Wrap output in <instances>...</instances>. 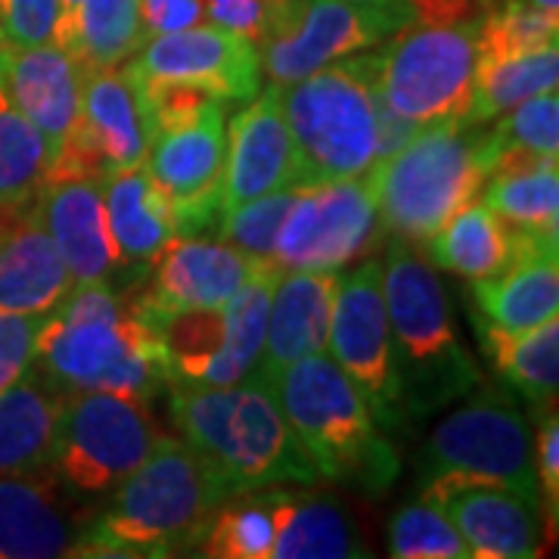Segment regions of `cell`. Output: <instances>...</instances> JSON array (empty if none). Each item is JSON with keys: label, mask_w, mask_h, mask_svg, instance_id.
<instances>
[{"label": "cell", "mask_w": 559, "mask_h": 559, "mask_svg": "<svg viewBox=\"0 0 559 559\" xmlns=\"http://www.w3.org/2000/svg\"><path fill=\"white\" fill-rule=\"evenodd\" d=\"M28 373L53 395L116 392L153 401L168 385L165 342L112 283L72 286L44 314Z\"/></svg>", "instance_id": "cell-1"}, {"label": "cell", "mask_w": 559, "mask_h": 559, "mask_svg": "<svg viewBox=\"0 0 559 559\" xmlns=\"http://www.w3.org/2000/svg\"><path fill=\"white\" fill-rule=\"evenodd\" d=\"M165 389L180 439L205 460L227 498L320 479L314 460L283 417L274 389L255 373L215 389L183 382H168Z\"/></svg>", "instance_id": "cell-2"}, {"label": "cell", "mask_w": 559, "mask_h": 559, "mask_svg": "<svg viewBox=\"0 0 559 559\" xmlns=\"http://www.w3.org/2000/svg\"><path fill=\"white\" fill-rule=\"evenodd\" d=\"M227 500L215 473L183 439L162 432L153 454L116 485L84 525L75 557H175L193 547L205 520Z\"/></svg>", "instance_id": "cell-3"}, {"label": "cell", "mask_w": 559, "mask_h": 559, "mask_svg": "<svg viewBox=\"0 0 559 559\" xmlns=\"http://www.w3.org/2000/svg\"><path fill=\"white\" fill-rule=\"evenodd\" d=\"M500 156L491 124L463 116L419 124L417 134L367 175L385 234L419 246L479 200Z\"/></svg>", "instance_id": "cell-4"}, {"label": "cell", "mask_w": 559, "mask_h": 559, "mask_svg": "<svg viewBox=\"0 0 559 559\" xmlns=\"http://www.w3.org/2000/svg\"><path fill=\"white\" fill-rule=\"evenodd\" d=\"M280 411L314 460L320 479L364 495H385L401 473L399 451L385 439L360 389L330 355H308L274 380Z\"/></svg>", "instance_id": "cell-5"}, {"label": "cell", "mask_w": 559, "mask_h": 559, "mask_svg": "<svg viewBox=\"0 0 559 559\" xmlns=\"http://www.w3.org/2000/svg\"><path fill=\"white\" fill-rule=\"evenodd\" d=\"M382 299L407 423L473 395L481 382L479 367L460 342L439 274L419 259L411 242H389L382 261Z\"/></svg>", "instance_id": "cell-6"}, {"label": "cell", "mask_w": 559, "mask_h": 559, "mask_svg": "<svg viewBox=\"0 0 559 559\" xmlns=\"http://www.w3.org/2000/svg\"><path fill=\"white\" fill-rule=\"evenodd\" d=\"M380 103L373 50L283 84L296 187L364 178L380 162Z\"/></svg>", "instance_id": "cell-7"}, {"label": "cell", "mask_w": 559, "mask_h": 559, "mask_svg": "<svg viewBox=\"0 0 559 559\" xmlns=\"http://www.w3.org/2000/svg\"><path fill=\"white\" fill-rule=\"evenodd\" d=\"M451 481L495 485L538 510L535 441L516 401L481 392L429 432L419 454V488Z\"/></svg>", "instance_id": "cell-8"}, {"label": "cell", "mask_w": 559, "mask_h": 559, "mask_svg": "<svg viewBox=\"0 0 559 559\" xmlns=\"http://www.w3.org/2000/svg\"><path fill=\"white\" fill-rule=\"evenodd\" d=\"M479 20L407 22L382 40L373 50L382 103L414 124L463 116L476 81Z\"/></svg>", "instance_id": "cell-9"}, {"label": "cell", "mask_w": 559, "mask_h": 559, "mask_svg": "<svg viewBox=\"0 0 559 559\" xmlns=\"http://www.w3.org/2000/svg\"><path fill=\"white\" fill-rule=\"evenodd\" d=\"M159 439L150 401L116 392L62 395L50 466L75 498H100L131 476Z\"/></svg>", "instance_id": "cell-10"}, {"label": "cell", "mask_w": 559, "mask_h": 559, "mask_svg": "<svg viewBox=\"0 0 559 559\" xmlns=\"http://www.w3.org/2000/svg\"><path fill=\"white\" fill-rule=\"evenodd\" d=\"M280 267L261 271L234 296L212 308H190L162 323L168 382L234 385L259 364L267 305Z\"/></svg>", "instance_id": "cell-11"}, {"label": "cell", "mask_w": 559, "mask_h": 559, "mask_svg": "<svg viewBox=\"0 0 559 559\" xmlns=\"http://www.w3.org/2000/svg\"><path fill=\"white\" fill-rule=\"evenodd\" d=\"M414 22L411 7H373L355 0H286L259 44L261 69L293 84L330 62L364 53Z\"/></svg>", "instance_id": "cell-12"}, {"label": "cell", "mask_w": 559, "mask_h": 559, "mask_svg": "<svg viewBox=\"0 0 559 559\" xmlns=\"http://www.w3.org/2000/svg\"><path fill=\"white\" fill-rule=\"evenodd\" d=\"M326 348L367 399L382 432L395 436L407 429L395 345L382 299V261L367 259L348 277H340Z\"/></svg>", "instance_id": "cell-13"}, {"label": "cell", "mask_w": 559, "mask_h": 559, "mask_svg": "<svg viewBox=\"0 0 559 559\" xmlns=\"http://www.w3.org/2000/svg\"><path fill=\"white\" fill-rule=\"evenodd\" d=\"M382 237L370 175L296 187L274 246L280 271H342Z\"/></svg>", "instance_id": "cell-14"}, {"label": "cell", "mask_w": 559, "mask_h": 559, "mask_svg": "<svg viewBox=\"0 0 559 559\" xmlns=\"http://www.w3.org/2000/svg\"><path fill=\"white\" fill-rule=\"evenodd\" d=\"M224 109L227 103H215L197 119L150 138L143 168L171 205L178 237H200L205 230L215 234L227 159Z\"/></svg>", "instance_id": "cell-15"}, {"label": "cell", "mask_w": 559, "mask_h": 559, "mask_svg": "<svg viewBox=\"0 0 559 559\" xmlns=\"http://www.w3.org/2000/svg\"><path fill=\"white\" fill-rule=\"evenodd\" d=\"M146 267L150 274L143 286L124 296L140 318L162 333V323L171 314L221 305L249 280L259 277L261 271H271L277 264L252 259L224 240L175 237L162 246Z\"/></svg>", "instance_id": "cell-16"}, {"label": "cell", "mask_w": 559, "mask_h": 559, "mask_svg": "<svg viewBox=\"0 0 559 559\" xmlns=\"http://www.w3.org/2000/svg\"><path fill=\"white\" fill-rule=\"evenodd\" d=\"M128 62L140 79L190 81L212 91L227 106L252 100L264 75L259 44L212 22L146 38Z\"/></svg>", "instance_id": "cell-17"}, {"label": "cell", "mask_w": 559, "mask_h": 559, "mask_svg": "<svg viewBox=\"0 0 559 559\" xmlns=\"http://www.w3.org/2000/svg\"><path fill=\"white\" fill-rule=\"evenodd\" d=\"M296 187L293 140L283 116V84L271 81L240 109L227 131L221 212ZM221 218V215H218Z\"/></svg>", "instance_id": "cell-18"}, {"label": "cell", "mask_w": 559, "mask_h": 559, "mask_svg": "<svg viewBox=\"0 0 559 559\" xmlns=\"http://www.w3.org/2000/svg\"><path fill=\"white\" fill-rule=\"evenodd\" d=\"M72 498L53 466L0 476V559L75 557L87 522L72 510Z\"/></svg>", "instance_id": "cell-19"}, {"label": "cell", "mask_w": 559, "mask_h": 559, "mask_svg": "<svg viewBox=\"0 0 559 559\" xmlns=\"http://www.w3.org/2000/svg\"><path fill=\"white\" fill-rule=\"evenodd\" d=\"M423 500L439 507L476 559H528L544 554L538 510L495 485H426Z\"/></svg>", "instance_id": "cell-20"}, {"label": "cell", "mask_w": 559, "mask_h": 559, "mask_svg": "<svg viewBox=\"0 0 559 559\" xmlns=\"http://www.w3.org/2000/svg\"><path fill=\"white\" fill-rule=\"evenodd\" d=\"M0 84L13 106L44 134L50 162L57 159L81 128L84 69L79 60L57 44L10 47Z\"/></svg>", "instance_id": "cell-21"}, {"label": "cell", "mask_w": 559, "mask_h": 559, "mask_svg": "<svg viewBox=\"0 0 559 559\" xmlns=\"http://www.w3.org/2000/svg\"><path fill=\"white\" fill-rule=\"evenodd\" d=\"M35 205L72 283H112L121 271V259L106 221L103 180L50 178Z\"/></svg>", "instance_id": "cell-22"}, {"label": "cell", "mask_w": 559, "mask_h": 559, "mask_svg": "<svg viewBox=\"0 0 559 559\" xmlns=\"http://www.w3.org/2000/svg\"><path fill=\"white\" fill-rule=\"evenodd\" d=\"M340 271H280L255 377L271 382L293 360L326 352Z\"/></svg>", "instance_id": "cell-23"}, {"label": "cell", "mask_w": 559, "mask_h": 559, "mask_svg": "<svg viewBox=\"0 0 559 559\" xmlns=\"http://www.w3.org/2000/svg\"><path fill=\"white\" fill-rule=\"evenodd\" d=\"M81 138L100 156L106 178L143 165L150 150V119L128 62L84 75Z\"/></svg>", "instance_id": "cell-24"}, {"label": "cell", "mask_w": 559, "mask_h": 559, "mask_svg": "<svg viewBox=\"0 0 559 559\" xmlns=\"http://www.w3.org/2000/svg\"><path fill=\"white\" fill-rule=\"evenodd\" d=\"M75 283L53 246L38 205L7 221L0 240V311L50 314Z\"/></svg>", "instance_id": "cell-25"}, {"label": "cell", "mask_w": 559, "mask_h": 559, "mask_svg": "<svg viewBox=\"0 0 559 559\" xmlns=\"http://www.w3.org/2000/svg\"><path fill=\"white\" fill-rule=\"evenodd\" d=\"M274 520L271 559H352L367 557L358 525L336 500L264 488Z\"/></svg>", "instance_id": "cell-26"}, {"label": "cell", "mask_w": 559, "mask_h": 559, "mask_svg": "<svg viewBox=\"0 0 559 559\" xmlns=\"http://www.w3.org/2000/svg\"><path fill=\"white\" fill-rule=\"evenodd\" d=\"M559 252L535 249L522 252L500 274L473 283L476 314L500 330H528L559 311Z\"/></svg>", "instance_id": "cell-27"}, {"label": "cell", "mask_w": 559, "mask_h": 559, "mask_svg": "<svg viewBox=\"0 0 559 559\" xmlns=\"http://www.w3.org/2000/svg\"><path fill=\"white\" fill-rule=\"evenodd\" d=\"M481 202L516 230L557 237L559 234V175L554 156L528 150H503L485 183Z\"/></svg>", "instance_id": "cell-28"}, {"label": "cell", "mask_w": 559, "mask_h": 559, "mask_svg": "<svg viewBox=\"0 0 559 559\" xmlns=\"http://www.w3.org/2000/svg\"><path fill=\"white\" fill-rule=\"evenodd\" d=\"M103 202L121 267L150 264L168 240L178 237L175 212L165 202L143 165L121 168L103 178Z\"/></svg>", "instance_id": "cell-29"}, {"label": "cell", "mask_w": 559, "mask_h": 559, "mask_svg": "<svg viewBox=\"0 0 559 559\" xmlns=\"http://www.w3.org/2000/svg\"><path fill=\"white\" fill-rule=\"evenodd\" d=\"M485 358L500 380L510 382L535 411L547 414L557 407L559 385V320H544L528 330H500L495 323L473 318Z\"/></svg>", "instance_id": "cell-30"}, {"label": "cell", "mask_w": 559, "mask_h": 559, "mask_svg": "<svg viewBox=\"0 0 559 559\" xmlns=\"http://www.w3.org/2000/svg\"><path fill=\"white\" fill-rule=\"evenodd\" d=\"M62 395L44 389L32 373L0 392V476L50 466Z\"/></svg>", "instance_id": "cell-31"}, {"label": "cell", "mask_w": 559, "mask_h": 559, "mask_svg": "<svg viewBox=\"0 0 559 559\" xmlns=\"http://www.w3.org/2000/svg\"><path fill=\"white\" fill-rule=\"evenodd\" d=\"M429 261L466 280H488L516 259L513 227L485 202H469L429 237Z\"/></svg>", "instance_id": "cell-32"}, {"label": "cell", "mask_w": 559, "mask_h": 559, "mask_svg": "<svg viewBox=\"0 0 559 559\" xmlns=\"http://www.w3.org/2000/svg\"><path fill=\"white\" fill-rule=\"evenodd\" d=\"M143 40L138 0H81L57 47L69 50L87 75L128 62Z\"/></svg>", "instance_id": "cell-33"}, {"label": "cell", "mask_w": 559, "mask_h": 559, "mask_svg": "<svg viewBox=\"0 0 559 559\" xmlns=\"http://www.w3.org/2000/svg\"><path fill=\"white\" fill-rule=\"evenodd\" d=\"M559 84V40L528 50L522 57L476 66V81L463 119L473 124H491L513 106L538 94L557 91Z\"/></svg>", "instance_id": "cell-34"}, {"label": "cell", "mask_w": 559, "mask_h": 559, "mask_svg": "<svg viewBox=\"0 0 559 559\" xmlns=\"http://www.w3.org/2000/svg\"><path fill=\"white\" fill-rule=\"evenodd\" d=\"M50 175V146L0 84V212L20 215L35 205Z\"/></svg>", "instance_id": "cell-35"}, {"label": "cell", "mask_w": 559, "mask_h": 559, "mask_svg": "<svg viewBox=\"0 0 559 559\" xmlns=\"http://www.w3.org/2000/svg\"><path fill=\"white\" fill-rule=\"evenodd\" d=\"M197 554L212 559H271L274 554V520L261 491L227 498L205 520Z\"/></svg>", "instance_id": "cell-36"}, {"label": "cell", "mask_w": 559, "mask_h": 559, "mask_svg": "<svg viewBox=\"0 0 559 559\" xmlns=\"http://www.w3.org/2000/svg\"><path fill=\"white\" fill-rule=\"evenodd\" d=\"M559 38V16H547L525 0H498L488 7L479 20V50L481 62H500L510 57H522L528 50H538L544 44Z\"/></svg>", "instance_id": "cell-37"}, {"label": "cell", "mask_w": 559, "mask_h": 559, "mask_svg": "<svg viewBox=\"0 0 559 559\" xmlns=\"http://www.w3.org/2000/svg\"><path fill=\"white\" fill-rule=\"evenodd\" d=\"M389 554L399 559H469V547L439 507L407 503L389 522Z\"/></svg>", "instance_id": "cell-38"}, {"label": "cell", "mask_w": 559, "mask_h": 559, "mask_svg": "<svg viewBox=\"0 0 559 559\" xmlns=\"http://www.w3.org/2000/svg\"><path fill=\"white\" fill-rule=\"evenodd\" d=\"M293 197H296V187L293 190H277V193H264L259 200L240 202V205L221 212L218 224H215V237L230 242L234 249H240L252 259L274 261L277 234L289 205H293Z\"/></svg>", "instance_id": "cell-39"}, {"label": "cell", "mask_w": 559, "mask_h": 559, "mask_svg": "<svg viewBox=\"0 0 559 559\" xmlns=\"http://www.w3.org/2000/svg\"><path fill=\"white\" fill-rule=\"evenodd\" d=\"M503 150H528L538 156H559V97L557 91L538 94L532 100L513 106L491 124Z\"/></svg>", "instance_id": "cell-40"}, {"label": "cell", "mask_w": 559, "mask_h": 559, "mask_svg": "<svg viewBox=\"0 0 559 559\" xmlns=\"http://www.w3.org/2000/svg\"><path fill=\"white\" fill-rule=\"evenodd\" d=\"M60 22V0H0V32L10 47L57 44Z\"/></svg>", "instance_id": "cell-41"}, {"label": "cell", "mask_w": 559, "mask_h": 559, "mask_svg": "<svg viewBox=\"0 0 559 559\" xmlns=\"http://www.w3.org/2000/svg\"><path fill=\"white\" fill-rule=\"evenodd\" d=\"M535 476H538V513L547 525V544L557 540L559 528V423L557 414H540L535 439Z\"/></svg>", "instance_id": "cell-42"}, {"label": "cell", "mask_w": 559, "mask_h": 559, "mask_svg": "<svg viewBox=\"0 0 559 559\" xmlns=\"http://www.w3.org/2000/svg\"><path fill=\"white\" fill-rule=\"evenodd\" d=\"M40 320V314L0 311V392H7L28 373L35 360Z\"/></svg>", "instance_id": "cell-43"}, {"label": "cell", "mask_w": 559, "mask_h": 559, "mask_svg": "<svg viewBox=\"0 0 559 559\" xmlns=\"http://www.w3.org/2000/svg\"><path fill=\"white\" fill-rule=\"evenodd\" d=\"M286 0H205V20L261 44Z\"/></svg>", "instance_id": "cell-44"}, {"label": "cell", "mask_w": 559, "mask_h": 559, "mask_svg": "<svg viewBox=\"0 0 559 559\" xmlns=\"http://www.w3.org/2000/svg\"><path fill=\"white\" fill-rule=\"evenodd\" d=\"M143 38H159L205 22V0H138Z\"/></svg>", "instance_id": "cell-45"}, {"label": "cell", "mask_w": 559, "mask_h": 559, "mask_svg": "<svg viewBox=\"0 0 559 559\" xmlns=\"http://www.w3.org/2000/svg\"><path fill=\"white\" fill-rule=\"evenodd\" d=\"M525 3H532L535 10L547 13V16H559V0H525Z\"/></svg>", "instance_id": "cell-46"}, {"label": "cell", "mask_w": 559, "mask_h": 559, "mask_svg": "<svg viewBox=\"0 0 559 559\" xmlns=\"http://www.w3.org/2000/svg\"><path fill=\"white\" fill-rule=\"evenodd\" d=\"M81 0H60V7H62V22H60V35H62V28H66V22L72 20V13H75V7H79ZM60 40V38H57Z\"/></svg>", "instance_id": "cell-47"}, {"label": "cell", "mask_w": 559, "mask_h": 559, "mask_svg": "<svg viewBox=\"0 0 559 559\" xmlns=\"http://www.w3.org/2000/svg\"><path fill=\"white\" fill-rule=\"evenodd\" d=\"M355 3H373V7H407V0H355Z\"/></svg>", "instance_id": "cell-48"}, {"label": "cell", "mask_w": 559, "mask_h": 559, "mask_svg": "<svg viewBox=\"0 0 559 559\" xmlns=\"http://www.w3.org/2000/svg\"><path fill=\"white\" fill-rule=\"evenodd\" d=\"M7 53H10V44H7L3 32H0V69H3V60H7Z\"/></svg>", "instance_id": "cell-49"}, {"label": "cell", "mask_w": 559, "mask_h": 559, "mask_svg": "<svg viewBox=\"0 0 559 559\" xmlns=\"http://www.w3.org/2000/svg\"><path fill=\"white\" fill-rule=\"evenodd\" d=\"M13 218V215H3V212H0V240H3V230H7V221Z\"/></svg>", "instance_id": "cell-50"}, {"label": "cell", "mask_w": 559, "mask_h": 559, "mask_svg": "<svg viewBox=\"0 0 559 559\" xmlns=\"http://www.w3.org/2000/svg\"><path fill=\"white\" fill-rule=\"evenodd\" d=\"M476 3H479L481 10H488V7H495V3H498V0H476Z\"/></svg>", "instance_id": "cell-51"}]
</instances>
